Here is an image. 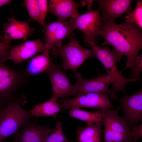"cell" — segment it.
<instances>
[{
    "label": "cell",
    "mask_w": 142,
    "mask_h": 142,
    "mask_svg": "<svg viewBox=\"0 0 142 142\" xmlns=\"http://www.w3.org/2000/svg\"><path fill=\"white\" fill-rule=\"evenodd\" d=\"M99 36L104 40L103 45L112 46L123 56L127 58L122 72L131 68L138 60L142 48V29L125 23L117 24L115 21L102 22Z\"/></svg>",
    "instance_id": "cell-1"
},
{
    "label": "cell",
    "mask_w": 142,
    "mask_h": 142,
    "mask_svg": "<svg viewBox=\"0 0 142 142\" xmlns=\"http://www.w3.org/2000/svg\"><path fill=\"white\" fill-rule=\"evenodd\" d=\"M86 43L90 47L94 57L101 62L111 78L112 87L107 94L113 100H118L117 92L121 91L125 94V89L126 84L130 82L138 81L139 77L127 78L122 76V72L118 69L116 64L120 61L123 55L114 49L111 50L107 46L100 47L95 42L89 41Z\"/></svg>",
    "instance_id": "cell-2"
},
{
    "label": "cell",
    "mask_w": 142,
    "mask_h": 142,
    "mask_svg": "<svg viewBox=\"0 0 142 142\" xmlns=\"http://www.w3.org/2000/svg\"><path fill=\"white\" fill-rule=\"evenodd\" d=\"M69 42L66 44L53 49L52 59L58 57L63 59L61 68L64 71L68 70L76 73L79 68L88 59L94 57L90 49L84 48L74 36L68 38Z\"/></svg>",
    "instance_id": "cell-3"
},
{
    "label": "cell",
    "mask_w": 142,
    "mask_h": 142,
    "mask_svg": "<svg viewBox=\"0 0 142 142\" xmlns=\"http://www.w3.org/2000/svg\"><path fill=\"white\" fill-rule=\"evenodd\" d=\"M0 56V104L5 106L16 99V90L28 82L29 75L26 69L18 71L4 64Z\"/></svg>",
    "instance_id": "cell-4"
},
{
    "label": "cell",
    "mask_w": 142,
    "mask_h": 142,
    "mask_svg": "<svg viewBox=\"0 0 142 142\" xmlns=\"http://www.w3.org/2000/svg\"><path fill=\"white\" fill-rule=\"evenodd\" d=\"M20 99L8 103L0 117V141L18 131L32 116L21 105Z\"/></svg>",
    "instance_id": "cell-5"
},
{
    "label": "cell",
    "mask_w": 142,
    "mask_h": 142,
    "mask_svg": "<svg viewBox=\"0 0 142 142\" xmlns=\"http://www.w3.org/2000/svg\"><path fill=\"white\" fill-rule=\"evenodd\" d=\"M57 101L64 110L73 108H87L102 110L113 108L109 97L106 94L85 93L80 94L74 98L68 99L63 98Z\"/></svg>",
    "instance_id": "cell-6"
},
{
    "label": "cell",
    "mask_w": 142,
    "mask_h": 142,
    "mask_svg": "<svg viewBox=\"0 0 142 142\" xmlns=\"http://www.w3.org/2000/svg\"><path fill=\"white\" fill-rule=\"evenodd\" d=\"M76 29L73 19L65 22H49L44 28L45 49L50 51L52 48L59 47L65 38L74 36Z\"/></svg>",
    "instance_id": "cell-7"
},
{
    "label": "cell",
    "mask_w": 142,
    "mask_h": 142,
    "mask_svg": "<svg viewBox=\"0 0 142 142\" xmlns=\"http://www.w3.org/2000/svg\"><path fill=\"white\" fill-rule=\"evenodd\" d=\"M100 10H90L88 12L79 14L74 19L77 29L81 31L84 35V42H97L99 36L100 27L102 23Z\"/></svg>",
    "instance_id": "cell-8"
},
{
    "label": "cell",
    "mask_w": 142,
    "mask_h": 142,
    "mask_svg": "<svg viewBox=\"0 0 142 142\" xmlns=\"http://www.w3.org/2000/svg\"><path fill=\"white\" fill-rule=\"evenodd\" d=\"M120 105L123 111V117L129 128L131 129L142 120V89L141 88L135 94L125 95L119 98Z\"/></svg>",
    "instance_id": "cell-9"
},
{
    "label": "cell",
    "mask_w": 142,
    "mask_h": 142,
    "mask_svg": "<svg viewBox=\"0 0 142 142\" xmlns=\"http://www.w3.org/2000/svg\"><path fill=\"white\" fill-rule=\"evenodd\" d=\"M48 76L51 84L52 97L58 99L71 95L75 96L74 86L58 65L52 63L44 72Z\"/></svg>",
    "instance_id": "cell-10"
},
{
    "label": "cell",
    "mask_w": 142,
    "mask_h": 142,
    "mask_svg": "<svg viewBox=\"0 0 142 142\" xmlns=\"http://www.w3.org/2000/svg\"><path fill=\"white\" fill-rule=\"evenodd\" d=\"M112 83L110 77L108 74L103 75L99 73L96 77L87 79L83 77L78 72L76 74V82L74 85L75 97L85 93H95L107 94L108 87Z\"/></svg>",
    "instance_id": "cell-11"
},
{
    "label": "cell",
    "mask_w": 142,
    "mask_h": 142,
    "mask_svg": "<svg viewBox=\"0 0 142 142\" xmlns=\"http://www.w3.org/2000/svg\"><path fill=\"white\" fill-rule=\"evenodd\" d=\"M45 49V44L40 39L26 41L11 47L8 56L2 59L4 62L8 59L13 61V65L22 63L36 54L43 53Z\"/></svg>",
    "instance_id": "cell-12"
},
{
    "label": "cell",
    "mask_w": 142,
    "mask_h": 142,
    "mask_svg": "<svg viewBox=\"0 0 142 142\" xmlns=\"http://www.w3.org/2000/svg\"><path fill=\"white\" fill-rule=\"evenodd\" d=\"M99 9L102 11L101 19L102 22L109 20L115 21L127 14L131 9V0H97Z\"/></svg>",
    "instance_id": "cell-13"
},
{
    "label": "cell",
    "mask_w": 142,
    "mask_h": 142,
    "mask_svg": "<svg viewBox=\"0 0 142 142\" xmlns=\"http://www.w3.org/2000/svg\"><path fill=\"white\" fill-rule=\"evenodd\" d=\"M21 130L14 134L13 142H44L52 129L49 126H42L29 120Z\"/></svg>",
    "instance_id": "cell-14"
},
{
    "label": "cell",
    "mask_w": 142,
    "mask_h": 142,
    "mask_svg": "<svg viewBox=\"0 0 142 142\" xmlns=\"http://www.w3.org/2000/svg\"><path fill=\"white\" fill-rule=\"evenodd\" d=\"M8 23L5 24L1 42L10 43L14 39H22L25 41L34 32L35 28L30 27L28 22L18 21L13 17L8 20Z\"/></svg>",
    "instance_id": "cell-15"
},
{
    "label": "cell",
    "mask_w": 142,
    "mask_h": 142,
    "mask_svg": "<svg viewBox=\"0 0 142 142\" xmlns=\"http://www.w3.org/2000/svg\"><path fill=\"white\" fill-rule=\"evenodd\" d=\"M48 12L56 16L58 21H67L68 18L75 19L79 14V4L72 0H50Z\"/></svg>",
    "instance_id": "cell-16"
},
{
    "label": "cell",
    "mask_w": 142,
    "mask_h": 142,
    "mask_svg": "<svg viewBox=\"0 0 142 142\" xmlns=\"http://www.w3.org/2000/svg\"><path fill=\"white\" fill-rule=\"evenodd\" d=\"M119 109L118 106L115 109L109 108L99 110L103 124L104 127L132 138L130 129L123 117L119 115Z\"/></svg>",
    "instance_id": "cell-17"
},
{
    "label": "cell",
    "mask_w": 142,
    "mask_h": 142,
    "mask_svg": "<svg viewBox=\"0 0 142 142\" xmlns=\"http://www.w3.org/2000/svg\"><path fill=\"white\" fill-rule=\"evenodd\" d=\"M103 124L100 121L79 127L76 131L78 135L76 140L78 142H101L102 134L104 132Z\"/></svg>",
    "instance_id": "cell-18"
},
{
    "label": "cell",
    "mask_w": 142,
    "mask_h": 142,
    "mask_svg": "<svg viewBox=\"0 0 142 142\" xmlns=\"http://www.w3.org/2000/svg\"><path fill=\"white\" fill-rule=\"evenodd\" d=\"M50 51L45 50L42 54L33 58L28 63L26 71L29 75H34L44 72L52 64Z\"/></svg>",
    "instance_id": "cell-19"
},
{
    "label": "cell",
    "mask_w": 142,
    "mask_h": 142,
    "mask_svg": "<svg viewBox=\"0 0 142 142\" xmlns=\"http://www.w3.org/2000/svg\"><path fill=\"white\" fill-rule=\"evenodd\" d=\"M57 99L52 97L47 101L34 106L28 111L32 116L38 118L40 116H51L55 119L57 115L61 109L57 101Z\"/></svg>",
    "instance_id": "cell-20"
},
{
    "label": "cell",
    "mask_w": 142,
    "mask_h": 142,
    "mask_svg": "<svg viewBox=\"0 0 142 142\" xmlns=\"http://www.w3.org/2000/svg\"><path fill=\"white\" fill-rule=\"evenodd\" d=\"M69 114L70 117L83 121L87 125L102 121V115L99 110L91 112L78 108H73L70 109Z\"/></svg>",
    "instance_id": "cell-21"
},
{
    "label": "cell",
    "mask_w": 142,
    "mask_h": 142,
    "mask_svg": "<svg viewBox=\"0 0 142 142\" xmlns=\"http://www.w3.org/2000/svg\"><path fill=\"white\" fill-rule=\"evenodd\" d=\"M22 5L26 8L30 18L45 28L47 24L41 16L37 0H25Z\"/></svg>",
    "instance_id": "cell-22"
},
{
    "label": "cell",
    "mask_w": 142,
    "mask_h": 142,
    "mask_svg": "<svg viewBox=\"0 0 142 142\" xmlns=\"http://www.w3.org/2000/svg\"><path fill=\"white\" fill-rule=\"evenodd\" d=\"M125 23L142 29V1H138L135 8L127 13L125 17Z\"/></svg>",
    "instance_id": "cell-23"
},
{
    "label": "cell",
    "mask_w": 142,
    "mask_h": 142,
    "mask_svg": "<svg viewBox=\"0 0 142 142\" xmlns=\"http://www.w3.org/2000/svg\"><path fill=\"white\" fill-rule=\"evenodd\" d=\"M63 132L62 123L57 121L55 126L49 133L44 142H68Z\"/></svg>",
    "instance_id": "cell-24"
},
{
    "label": "cell",
    "mask_w": 142,
    "mask_h": 142,
    "mask_svg": "<svg viewBox=\"0 0 142 142\" xmlns=\"http://www.w3.org/2000/svg\"><path fill=\"white\" fill-rule=\"evenodd\" d=\"M104 142H125L133 141L131 137L104 127Z\"/></svg>",
    "instance_id": "cell-25"
},
{
    "label": "cell",
    "mask_w": 142,
    "mask_h": 142,
    "mask_svg": "<svg viewBox=\"0 0 142 142\" xmlns=\"http://www.w3.org/2000/svg\"><path fill=\"white\" fill-rule=\"evenodd\" d=\"M130 75L132 78L139 77L142 71V55H140L138 60L131 68Z\"/></svg>",
    "instance_id": "cell-26"
},
{
    "label": "cell",
    "mask_w": 142,
    "mask_h": 142,
    "mask_svg": "<svg viewBox=\"0 0 142 142\" xmlns=\"http://www.w3.org/2000/svg\"><path fill=\"white\" fill-rule=\"evenodd\" d=\"M11 48L10 42H0V56L3 59H5L8 56L9 50Z\"/></svg>",
    "instance_id": "cell-27"
},
{
    "label": "cell",
    "mask_w": 142,
    "mask_h": 142,
    "mask_svg": "<svg viewBox=\"0 0 142 142\" xmlns=\"http://www.w3.org/2000/svg\"><path fill=\"white\" fill-rule=\"evenodd\" d=\"M133 131L131 132L133 142H136L138 139L142 137V124L138 126H135L131 129Z\"/></svg>",
    "instance_id": "cell-28"
},
{
    "label": "cell",
    "mask_w": 142,
    "mask_h": 142,
    "mask_svg": "<svg viewBox=\"0 0 142 142\" xmlns=\"http://www.w3.org/2000/svg\"><path fill=\"white\" fill-rule=\"evenodd\" d=\"M38 3L40 14L42 19L45 20L48 12V2L47 0H38Z\"/></svg>",
    "instance_id": "cell-29"
},
{
    "label": "cell",
    "mask_w": 142,
    "mask_h": 142,
    "mask_svg": "<svg viewBox=\"0 0 142 142\" xmlns=\"http://www.w3.org/2000/svg\"><path fill=\"white\" fill-rule=\"evenodd\" d=\"M12 1L11 0H0V7L6 4H9Z\"/></svg>",
    "instance_id": "cell-30"
},
{
    "label": "cell",
    "mask_w": 142,
    "mask_h": 142,
    "mask_svg": "<svg viewBox=\"0 0 142 142\" xmlns=\"http://www.w3.org/2000/svg\"><path fill=\"white\" fill-rule=\"evenodd\" d=\"M6 106L0 104V117Z\"/></svg>",
    "instance_id": "cell-31"
},
{
    "label": "cell",
    "mask_w": 142,
    "mask_h": 142,
    "mask_svg": "<svg viewBox=\"0 0 142 142\" xmlns=\"http://www.w3.org/2000/svg\"><path fill=\"white\" fill-rule=\"evenodd\" d=\"M0 34H0V41L1 42V36Z\"/></svg>",
    "instance_id": "cell-32"
},
{
    "label": "cell",
    "mask_w": 142,
    "mask_h": 142,
    "mask_svg": "<svg viewBox=\"0 0 142 142\" xmlns=\"http://www.w3.org/2000/svg\"><path fill=\"white\" fill-rule=\"evenodd\" d=\"M133 142V141H128L127 142Z\"/></svg>",
    "instance_id": "cell-33"
},
{
    "label": "cell",
    "mask_w": 142,
    "mask_h": 142,
    "mask_svg": "<svg viewBox=\"0 0 142 142\" xmlns=\"http://www.w3.org/2000/svg\"><path fill=\"white\" fill-rule=\"evenodd\" d=\"M0 142H4L3 141H0Z\"/></svg>",
    "instance_id": "cell-34"
}]
</instances>
